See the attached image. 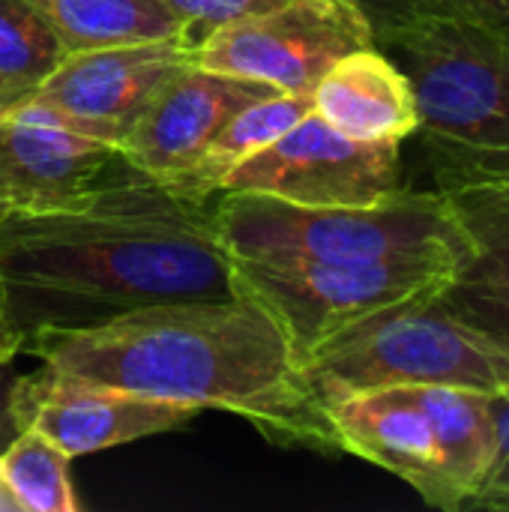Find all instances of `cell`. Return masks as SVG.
Here are the masks:
<instances>
[{
    "label": "cell",
    "mask_w": 509,
    "mask_h": 512,
    "mask_svg": "<svg viewBox=\"0 0 509 512\" xmlns=\"http://www.w3.org/2000/svg\"><path fill=\"white\" fill-rule=\"evenodd\" d=\"M0 294L18 339L183 300H231L213 198L192 201L123 156L75 207L0 216Z\"/></svg>",
    "instance_id": "6da1fadb"
},
{
    "label": "cell",
    "mask_w": 509,
    "mask_h": 512,
    "mask_svg": "<svg viewBox=\"0 0 509 512\" xmlns=\"http://www.w3.org/2000/svg\"><path fill=\"white\" fill-rule=\"evenodd\" d=\"M21 354L135 396L228 411L279 447L342 453L282 324L249 294L159 303L78 330H39L21 342Z\"/></svg>",
    "instance_id": "7a4b0ae2"
},
{
    "label": "cell",
    "mask_w": 509,
    "mask_h": 512,
    "mask_svg": "<svg viewBox=\"0 0 509 512\" xmlns=\"http://www.w3.org/2000/svg\"><path fill=\"white\" fill-rule=\"evenodd\" d=\"M417 99L435 189L509 180V21H420L375 39Z\"/></svg>",
    "instance_id": "3957f363"
},
{
    "label": "cell",
    "mask_w": 509,
    "mask_h": 512,
    "mask_svg": "<svg viewBox=\"0 0 509 512\" xmlns=\"http://www.w3.org/2000/svg\"><path fill=\"white\" fill-rule=\"evenodd\" d=\"M213 219L237 261L366 264L402 255L468 258V240L441 192L402 189L366 207H309L252 192L213 195Z\"/></svg>",
    "instance_id": "277c9868"
},
{
    "label": "cell",
    "mask_w": 509,
    "mask_h": 512,
    "mask_svg": "<svg viewBox=\"0 0 509 512\" xmlns=\"http://www.w3.org/2000/svg\"><path fill=\"white\" fill-rule=\"evenodd\" d=\"M306 381L324 411L378 387H459L486 396L509 393V345L450 312L438 294L381 309L303 360Z\"/></svg>",
    "instance_id": "5b68a950"
},
{
    "label": "cell",
    "mask_w": 509,
    "mask_h": 512,
    "mask_svg": "<svg viewBox=\"0 0 509 512\" xmlns=\"http://www.w3.org/2000/svg\"><path fill=\"white\" fill-rule=\"evenodd\" d=\"M459 273L453 255H402L366 264H258L237 261V288L255 297L282 324L300 363L345 327L441 294Z\"/></svg>",
    "instance_id": "8992f818"
},
{
    "label": "cell",
    "mask_w": 509,
    "mask_h": 512,
    "mask_svg": "<svg viewBox=\"0 0 509 512\" xmlns=\"http://www.w3.org/2000/svg\"><path fill=\"white\" fill-rule=\"evenodd\" d=\"M186 63H195V45L186 39L75 51L0 117L48 123L120 147L156 93Z\"/></svg>",
    "instance_id": "52a82bcc"
},
{
    "label": "cell",
    "mask_w": 509,
    "mask_h": 512,
    "mask_svg": "<svg viewBox=\"0 0 509 512\" xmlns=\"http://www.w3.org/2000/svg\"><path fill=\"white\" fill-rule=\"evenodd\" d=\"M369 45L375 33L351 0H282L207 33L195 63L279 93H312L336 60Z\"/></svg>",
    "instance_id": "ba28073f"
},
{
    "label": "cell",
    "mask_w": 509,
    "mask_h": 512,
    "mask_svg": "<svg viewBox=\"0 0 509 512\" xmlns=\"http://www.w3.org/2000/svg\"><path fill=\"white\" fill-rule=\"evenodd\" d=\"M402 189L399 141L348 138L315 111L240 162L219 186V192H252L309 207H366Z\"/></svg>",
    "instance_id": "9c48e42d"
},
{
    "label": "cell",
    "mask_w": 509,
    "mask_h": 512,
    "mask_svg": "<svg viewBox=\"0 0 509 512\" xmlns=\"http://www.w3.org/2000/svg\"><path fill=\"white\" fill-rule=\"evenodd\" d=\"M12 417L18 432L36 429L69 459H78L186 429L198 417V408L135 396L42 366L39 372L15 378Z\"/></svg>",
    "instance_id": "30bf717a"
},
{
    "label": "cell",
    "mask_w": 509,
    "mask_h": 512,
    "mask_svg": "<svg viewBox=\"0 0 509 512\" xmlns=\"http://www.w3.org/2000/svg\"><path fill=\"white\" fill-rule=\"evenodd\" d=\"M273 93L279 90L270 84L186 63L156 93L117 150L135 171L174 183L198 162L240 108Z\"/></svg>",
    "instance_id": "8fae6325"
},
{
    "label": "cell",
    "mask_w": 509,
    "mask_h": 512,
    "mask_svg": "<svg viewBox=\"0 0 509 512\" xmlns=\"http://www.w3.org/2000/svg\"><path fill=\"white\" fill-rule=\"evenodd\" d=\"M108 141L21 117H0V216L75 207L117 165Z\"/></svg>",
    "instance_id": "7c38bea8"
},
{
    "label": "cell",
    "mask_w": 509,
    "mask_h": 512,
    "mask_svg": "<svg viewBox=\"0 0 509 512\" xmlns=\"http://www.w3.org/2000/svg\"><path fill=\"white\" fill-rule=\"evenodd\" d=\"M327 417L336 429L342 453L390 471L435 510H462L459 495L441 471L432 426L402 387L351 393L333 402Z\"/></svg>",
    "instance_id": "4fadbf2b"
},
{
    "label": "cell",
    "mask_w": 509,
    "mask_h": 512,
    "mask_svg": "<svg viewBox=\"0 0 509 512\" xmlns=\"http://www.w3.org/2000/svg\"><path fill=\"white\" fill-rule=\"evenodd\" d=\"M315 114L357 141H405L420 114L405 72L375 45L336 60L312 90Z\"/></svg>",
    "instance_id": "5bb4252c"
},
{
    "label": "cell",
    "mask_w": 509,
    "mask_h": 512,
    "mask_svg": "<svg viewBox=\"0 0 509 512\" xmlns=\"http://www.w3.org/2000/svg\"><path fill=\"white\" fill-rule=\"evenodd\" d=\"M402 390L426 414L438 444L441 471L465 510L477 495V489L483 486L489 465L495 459L492 396L459 390V387H429V384H411Z\"/></svg>",
    "instance_id": "9a60e30c"
},
{
    "label": "cell",
    "mask_w": 509,
    "mask_h": 512,
    "mask_svg": "<svg viewBox=\"0 0 509 512\" xmlns=\"http://www.w3.org/2000/svg\"><path fill=\"white\" fill-rule=\"evenodd\" d=\"M63 39L66 51L186 39L189 24L165 0H27ZM195 45V42H192Z\"/></svg>",
    "instance_id": "2e32d148"
},
{
    "label": "cell",
    "mask_w": 509,
    "mask_h": 512,
    "mask_svg": "<svg viewBox=\"0 0 509 512\" xmlns=\"http://www.w3.org/2000/svg\"><path fill=\"white\" fill-rule=\"evenodd\" d=\"M309 111H315L312 93H273L249 102L225 123V129L213 138V144L198 156V162L165 186H171L174 192L192 201H210L219 192L222 180L240 162L270 147Z\"/></svg>",
    "instance_id": "e0dca14e"
},
{
    "label": "cell",
    "mask_w": 509,
    "mask_h": 512,
    "mask_svg": "<svg viewBox=\"0 0 509 512\" xmlns=\"http://www.w3.org/2000/svg\"><path fill=\"white\" fill-rule=\"evenodd\" d=\"M441 195L468 240L456 279H509V180L453 186Z\"/></svg>",
    "instance_id": "ac0fdd59"
},
{
    "label": "cell",
    "mask_w": 509,
    "mask_h": 512,
    "mask_svg": "<svg viewBox=\"0 0 509 512\" xmlns=\"http://www.w3.org/2000/svg\"><path fill=\"white\" fill-rule=\"evenodd\" d=\"M69 456L36 429H21L0 453V474L18 512H78Z\"/></svg>",
    "instance_id": "d6986e66"
},
{
    "label": "cell",
    "mask_w": 509,
    "mask_h": 512,
    "mask_svg": "<svg viewBox=\"0 0 509 512\" xmlns=\"http://www.w3.org/2000/svg\"><path fill=\"white\" fill-rule=\"evenodd\" d=\"M66 57L63 39L39 9L27 0H0V81L15 99L39 87Z\"/></svg>",
    "instance_id": "ffe728a7"
},
{
    "label": "cell",
    "mask_w": 509,
    "mask_h": 512,
    "mask_svg": "<svg viewBox=\"0 0 509 512\" xmlns=\"http://www.w3.org/2000/svg\"><path fill=\"white\" fill-rule=\"evenodd\" d=\"M375 39L420 21H509V0H351Z\"/></svg>",
    "instance_id": "44dd1931"
},
{
    "label": "cell",
    "mask_w": 509,
    "mask_h": 512,
    "mask_svg": "<svg viewBox=\"0 0 509 512\" xmlns=\"http://www.w3.org/2000/svg\"><path fill=\"white\" fill-rule=\"evenodd\" d=\"M438 300L471 327L509 345V279H453Z\"/></svg>",
    "instance_id": "7402d4cb"
},
{
    "label": "cell",
    "mask_w": 509,
    "mask_h": 512,
    "mask_svg": "<svg viewBox=\"0 0 509 512\" xmlns=\"http://www.w3.org/2000/svg\"><path fill=\"white\" fill-rule=\"evenodd\" d=\"M495 417V459L489 474L465 510H509V393L492 396Z\"/></svg>",
    "instance_id": "603a6c76"
},
{
    "label": "cell",
    "mask_w": 509,
    "mask_h": 512,
    "mask_svg": "<svg viewBox=\"0 0 509 512\" xmlns=\"http://www.w3.org/2000/svg\"><path fill=\"white\" fill-rule=\"evenodd\" d=\"M165 3L189 24V36L198 45L216 27H222L228 21H237L243 15L273 9L282 0H165Z\"/></svg>",
    "instance_id": "cb8c5ba5"
},
{
    "label": "cell",
    "mask_w": 509,
    "mask_h": 512,
    "mask_svg": "<svg viewBox=\"0 0 509 512\" xmlns=\"http://www.w3.org/2000/svg\"><path fill=\"white\" fill-rule=\"evenodd\" d=\"M18 375L21 372L15 369V357L12 360H0V453L18 435V423L12 417V387H15Z\"/></svg>",
    "instance_id": "d4e9b609"
},
{
    "label": "cell",
    "mask_w": 509,
    "mask_h": 512,
    "mask_svg": "<svg viewBox=\"0 0 509 512\" xmlns=\"http://www.w3.org/2000/svg\"><path fill=\"white\" fill-rule=\"evenodd\" d=\"M18 354H21V339L6 318V306H3V294H0V360H12Z\"/></svg>",
    "instance_id": "484cf974"
},
{
    "label": "cell",
    "mask_w": 509,
    "mask_h": 512,
    "mask_svg": "<svg viewBox=\"0 0 509 512\" xmlns=\"http://www.w3.org/2000/svg\"><path fill=\"white\" fill-rule=\"evenodd\" d=\"M0 512H18L15 498L9 495V489H6V483H3V474H0Z\"/></svg>",
    "instance_id": "4316f807"
},
{
    "label": "cell",
    "mask_w": 509,
    "mask_h": 512,
    "mask_svg": "<svg viewBox=\"0 0 509 512\" xmlns=\"http://www.w3.org/2000/svg\"><path fill=\"white\" fill-rule=\"evenodd\" d=\"M12 99H15V96H12V90L0 81V111H3L6 105H12Z\"/></svg>",
    "instance_id": "83f0119b"
}]
</instances>
